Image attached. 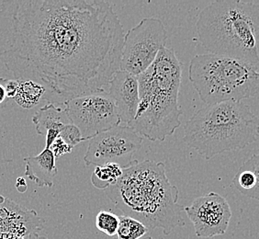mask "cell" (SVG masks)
<instances>
[{
	"mask_svg": "<svg viewBox=\"0 0 259 239\" xmlns=\"http://www.w3.org/2000/svg\"><path fill=\"white\" fill-rule=\"evenodd\" d=\"M124 36L107 1H0V62L64 103L106 92L120 69Z\"/></svg>",
	"mask_w": 259,
	"mask_h": 239,
	"instance_id": "6da1fadb",
	"label": "cell"
},
{
	"mask_svg": "<svg viewBox=\"0 0 259 239\" xmlns=\"http://www.w3.org/2000/svg\"><path fill=\"white\" fill-rule=\"evenodd\" d=\"M189 79L206 105L242 101L259 93V72L254 65L224 55H195Z\"/></svg>",
	"mask_w": 259,
	"mask_h": 239,
	"instance_id": "8992f818",
	"label": "cell"
},
{
	"mask_svg": "<svg viewBox=\"0 0 259 239\" xmlns=\"http://www.w3.org/2000/svg\"><path fill=\"white\" fill-rule=\"evenodd\" d=\"M26 164L25 176L39 187L54 186V179L58 170L56 167V157L51 149L45 148L35 156L24 158Z\"/></svg>",
	"mask_w": 259,
	"mask_h": 239,
	"instance_id": "4fadbf2b",
	"label": "cell"
},
{
	"mask_svg": "<svg viewBox=\"0 0 259 239\" xmlns=\"http://www.w3.org/2000/svg\"><path fill=\"white\" fill-rule=\"evenodd\" d=\"M105 193L123 215L138 220L149 230L161 228L167 235L185 225L184 208L178 205L180 191L170 183L163 162L137 161L123 170L122 177Z\"/></svg>",
	"mask_w": 259,
	"mask_h": 239,
	"instance_id": "7a4b0ae2",
	"label": "cell"
},
{
	"mask_svg": "<svg viewBox=\"0 0 259 239\" xmlns=\"http://www.w3.org/2000/svg\"><path fill=\"white\" fill-rule=\"evenodd\" d=\"M0 84L5 88L6 93L8 99H12L14 100L16 94L19 90L20 86V80L18 79H8V78H0Z\"/></svg>",
	"mask_w": 259,
	"mask_h": 239,
	"instance_id": "44dd1931",
	"label": "cell"
},
{
	"mask_svg": "<svg viewBox=\"0 0 259 239\" xmlns=\"http://www.w3.org/2000/svg\"><path fill=\"white\" fill-rule=\"evenodd\" d=\"M11 239H47L45 236H40V235H37V236H35L33 238H11Z\"/></svg>",
	"mask_w": 259,
	"mask_h": 239,
	"instance_id": "484cf974",
	"label": "cell"
},
{
	"mask_svg": "<svg viewBox=\"0 0 259 239\" xmlns=\"http://www.w3.org/2000/svg\"><path fill=\"white\" fill-rule=\"evenodd\" d=\"M59 137L64 140L71 148H74L81 142L85 141L84 137H83V135L81 134L80 130L73 124L65 125L63 130L61 131Z\"/></svg>",
	"mask_w": 259,
	"mask_h": 239,
	"instance_id": "ffe728a7",
	"label": "cell"
},
{
	"mask_svg": "<svg viewBox=\"0 0 259 239\" xmlns=\"http://www.w3.org/2000/svg\"><path fill=\"white\" fill-rule=\"evenodd\" d=\"M64 104L71 124L80 130L85 140L92 139L121 124L117 107L108 94L77 97Z\"/></svg>",
	"mask_w": 259,
	"mask_h": 239,
	"instance_id": "9c48e42d",
	"label": "cell"
},
{
	"mask_svg": "<svg viewBox=\"0 0 259 239\" xmlns=\"http://www.w3.org/2000/svg\"><path fill=\"white\" fill-rule=\"evenodd\" d=\"M139 239H153V237H152V235L148 233V234H145L143 237H141V238Z\"/></svg>",
	"mask_w": 259,
	"mask_h": 239,
	"instance_id": "d4e9b609",
	"label": "cell"
},
{
	"mask_svg": "<svg viewBox=\"0 0 259 239\" xmlns=\"http://www.w3.org/2000/svg\"><path fill=\"white\" fill-rule=\"evenodd\" d=\"M258 117H259V116H258Z\"/></svg>",
	"mask_w": 259,
	"mask_h": 239,
	"instance_id": "4316f807",
	"label": "cell"
},
{
	"mask_svg": "<svg viewBox=\"0 0 259 239\" xmlns=\"http://www.w3.org/2000/svg\"><path fill=\"white\" fill-rule=\"evenodd\" d=\"M259 136V117L242 101L206 105L184 126L183 141L205 160L244 149Z\"/></svg>",
	"mask_w": 259,
	"mask_h": 239,
	"instance_id": "5b68a950",
	"label": "cell"
},
{
	"mask_svg": "<svg viewBox=\"0 0 259 239\" xmlns=\"http://www.w3.org/2000/svg\"><path fill=\"white\" fill-rule=\"evenodd\" d=\"M166 39L167 33L162 20L155 17L143 19L125 34L120 70L137 76L144 73L165 46Z\"/></svg>",
	"mask_w": 259,
	"mask_h": 239,
	"instance_id": "52a82bcc",
	"label": "cell"
},
{
	"mask_svg": "<svg viewBox=\"0 0 259 239\" xmlns=\"http://www.w3.org/2000/svg\"><path fill=\"white\" fill-rule=\"evenodd\" d=\"M188 218L194 225L195 233L200 238H209L226 233L232 218L227 200L216 192L199 197L184 207Z\"/></svg>",
	"mask_w": 259,
	"mask_h": 239,
	"instance_id": "30bf717a",
	"label": "cell"
},
{
	"mask_svg": "<svg viewBox=\"0 0 259 239\" xmlns=\"http://www.w3.org/2000/svg\"><path fill=\"white\" fill-rule=\"evenodd\" d=\"M182 65L175 51L166 46L155 62L138 75L139 106L129 127L150 141H164L181 125L183 110L179 103Z\"/></svg>",
	"mask_w": 259,
	"mask_h": 239,
	"instance_id": "3957f363",
	"label": "cell"
},
{
	"mask_svg": "<svg viewBox=\"0 0 259 239\" xmlns=\"http://www.w3.org/2000/svg\"><path fill=\"white\" fill-rule=\"evenodd\" d=\"M44 227V220L33 210L0 195V239L33 238Z\"/></svg>",
	"mask_w": 259,
	"mask_h": 239,
	"instance_id": "8fae6325",
	"label": "cell"
},
{
	"mask_svg": "<svg viewBox=\"0 0 259 239\" xmlns=\"http://www.w3.org/2000/svg\"><path fill=\"white\" fill-rule=\"evenodd\" d=\"M46 92L44 86L31 80H20L19 90L14 100L25 110H30L40 102Z\"/></svg>",
	"mask_w": 259,
	"mask_h": 239,
	"instance_id": "2e32d148",
	"label": "cell"
},
{
	"mask_svg": "<svg viewBox=\"0 0 259 239\" xmlns=\"http://www.w3.org/2000/svg\"><path fill=\"white\" fill-rule=\"evenodd\" d=\"M232 184L242 194L259 201V154H253L240 167Z\"/></svg>",
	"mask_w": 259,
	"mask_h": 239,
	"instance_id": "5bb4252c",
	"label": "cell"
},
{
	"mask_svg": "<svg viewBox=\"0 0 259 239\" xmlns=\"http://www.w3.org/2000/svg\"><path fill=\"white\" fill-rule=\"evenodd\" d=\"M50 149L55 154V157L57 158V157H60L62 155L70 154L73 148H71L69 145H67L61 137H58L57 139L55 140L53 145L51 146Z\"/></svg>",
	"mask_w": 259,
	"mask_h": 239,
	"instance_id": "7402d4cb",
	"label": "cell"
},
{
	"mask_svg": "<svg viewBox=\"0 0 259 239\" xmlns=\"http://www.w3.org/2000/svg\"><path fill=\"white\" fill-rule=\"evenodd\" d=\"M144 137L127 125H118L100 133L90 140L88 150L84 156L87 167L117 164L122 170L135 164L134 160L139 151Z\"/></svg>",
	"mask_w": 259,
	"mask_h": 239,
	"instance_id": "ba28073f",
	"label": "cell"
},
{
	"mask_svg": "<svg viewBox=\"0 0 259 239\" xmlns=\"http://www.w3.org/2000/svg\"><path fill=\"white\" fill-rule=\"evenodd\" d=\"M8 100L9 99L7 97L5 88L2 86V84H0V112L5 108Z\"/></svg>",
	"mask_w": 259,
	"mask_h": 239,
	"instance_id": "cb8c5ba5",
	"label": "cell"
},
{
	"mask_svg": "<svg viewBox=\"0 0 259 239\" xmlns=\"http://www.w3.org/2000/svg\"><path fill=\"white\" fill-rule=\"evenodd\" d=\"M108 89L107 94L116 105L120 122L130 126L139 106L138 76L120 69L110 80Z\"/></svg>",
	"mask_w": 259,
	"mask_h": 239,
	"instance_id": "7c38bea8",
	"label": "cell"
},
{
	"mask_svg": "<svg viewBox=\"0 0 259 239\" xmlns=\"http://www.w3.org/2000/svg\"><path fill=\"white\" fill-rule=\"evenodd\" d=\"M199 41L209 54L259 63V4L216 0L199 12Z\"/></svg>",
	"mask_w": 259,
	"mask_h": 239,
	"instance_id": "277c9868",
	"label": "cell"
},
{
	"mask_svg": "<svg viewBox=\"0 0 259 239\" xmlns=\"http://www.w3.org/2000/svg\"><path fill=\"white\" fill-rule=\"evenodd\" d=\"M119 224L120 217L109 211H100L96 217L97 228L109 236L116 235Z\"/></svg>",
	"mask_w": 259,
	"mask_h": 239,
	"instance_id": "d6986e66",
	"label": "cell"
},
{
	"mask_svg": "<svg viewBox=\"0 0 259 239\" xmlns=\"http://www.w3.org/2000/svg\"><path fill=\"white\" fill-rule=\"evenodd\" d=\"M32 123L34 124L37 134L45 136L51 130L61 133L65 125L71 124V121L65 108L63 109L49 102L33 115Z\"/></svg>",
	"mask_w": 259,
	"mask_h": 239,
	"instance_id": "9a60e30c",
	"label": "cell"
},
{
	"mask_svg": "<svg viewBox=\"0 0 259 239\" xmlns=\"http://www.w3.org/2000/svg\"><path fill=\"white\" fill-rule=\"evenodd\" d=\"M16 189H18V191L20 193H24L27 189H28V185H27V181L23 177H20L19 179H17L15 184Z\"/></svg>",
	"mask_w": 259,
	"mask_h": 239,
	"instance_id": "603a6c76",
	"label": "cell"
},
{
	"mask_svg": "<svg viewBox=\"0 0 259 239\" xmlns=\"http://www.w3.org/2000/svg\"><path fill=\"white\" fill-rule=\"evenodd\" d=\"M119 228L117 231L118 239H139L149 233L145 224L133 217L120 215Z\"/></svg>",
	"mask_w": 259,
	"mask_h": 239,
	"instance_id": "ac0fdd59",
	"label": "cell"
},
{
	"mask_svg": "<svg viewBox=\"0 0 259 239\" xmlns=\"http://www.w3.org/2000/svg\"><path fill=\"white\" fill-rule=\"evenodd\" d=\"M123 170L117 164H105L96 167L91 176V182L97 189H105L114 186L122 177Z\"/></svg>",
	"mask_w": 259,
	"mask_h": 239,
	"instance_id": "e0dca14e",
	"label": "cell"
}]
</instances>
